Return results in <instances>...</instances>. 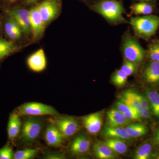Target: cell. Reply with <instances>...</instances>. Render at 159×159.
<instances>
[{
	"label": "cell",
	"instance_id": "1",
	"mask_svg": "<svg viewBox=\"0 0 159 159\" xmlns=\"http://www.w3.org/2000/svg\"><path fill=\"white\" fill-rule=\"evenodd\" d=\"M91 9L102 16L111 25L129 23L123 16L125 10L121 1L100 0L93 4Z\"/></svg>",
	"mask_w": 159,
	"mask_h": 159
},
{
	"label": "cell",
	"instance_id": "2",
	"mask_svg": "<svg viewBox=\"0 0 159 159\" xmlns=\"http://www.w3.org/2000/svg\"><path fill=\"white\" fill-rule=\"evenodd\" d=\"M121 51L124 60L134 63L138 68L146 57V51L142 48L135 36L129 31L123 34L121 44Z\"/></svg>",
	"mask_w": 159,
	"mask_h": 159
},
{
	"label": "cell",
	"instance_id": "3",
	"mask_svg": "<svg viewBox=\"0 0 159 159\" xmlns=\"http://www.w3.org/2000/svg\"><path fill=\"white\" fill-rule=\"evenodd\" d=\"M135 35L148 41L159 28V16L153 15L131 18L129 21Z\"/></svg>",
	"mask_w": 159,
	"mask_h": 159
},
{
	"label": "cell",
	"instance_id": "4",
	"mask_svg": "<svg viewBox=\"0 0 159 159\" xmlns=\"http://www.w3.org/2000/svg\"><path fill=\"white\" fill-rule=\"evenodd\" d=\"M43 127L41 120L34 117H28L23 122L20 138L24 143L34 142L39 137Z\"/></svg>",
	"mask_w": 159,
	"mask_h": 159
},
{
	"label": "cell",
	"instance_id": "5",
	"mask_svg": "<svg viewBox=\"0 0 159 159\" xmlns=\"http://www.w3.org/2000/svg\"><path fill=\"white\" fill-rule=\"evenodd\" d=\"M16 112L19 116H59L57 111L51 106L36 102L23 104L17 108Z\"/></svg>",
	"mask_w": 159,
	"mask_h": 159
},
{
	"label": "cell",
	"instance_id": "6",
	"mask_svg": "<svg viewBox=\"0 0 159 159\" xmlns=\"http://www.w3.org/2000/svg\"><path fill=\"white\" fill-rule=\"evenodd\" d=\"M6 11L8 16L12 18L17 23L23 32L26 34L31 33L30 10L15 7L7 9Z\"/></svg>",
	"mask_w": 159,
	"mask_h": 159
},
{
	"label": "cell",
	"instance_id": "7",
	"mask_svg": "<svg viewBox=\"0 0 159 159\" xmlns=\"http://www.w3.org/2000/svg\"><path fill=\"white\" fill-rule=\"evenodd\" d=\"M53 123L65 139L73 136L80 129L77 120L70 117H60L55 119Z\"/></svg>",
	"mask_w": 159,
	"mask_h": 159
},
{
	"label": "cell",
	"instance_id": "8",
	"mask_svg": "<svg viewBox=\"0 0 159 159\" xmlns=\"http://www.w3.org/2000/svg\"><path fill=\"white\" fill-rule=\"evenodd\" d=\"M37 7L44 21L47 25L58 15L60 4L58 0H44Z\"/></svg>",
	"mask_w": 159,
	"mask_h": 159
},
{
	"label": "cell",
	"instance_id": "9",
	"mask_svg": "<svg viewBox=\"0 0 159 159\" xmlns=\"http://www.w3.org/2000/svg\"><path fill=\"white\" fill-rule=\"evenodd\" d=\"M30 11L31 33L34 39H38L43 34L46 25L37 6L31 9Z\"/></svg>",
	"mask_w": 159,
	"mask_h": 159
},
{
	"label": "cell",
	"instance_id": "10",
	"mask_svg": "<svg viewBox=\"0 0 159 159\" xmlns=\"http://www.w3.org/2000/svg\"><path fill=\"white\" fill-rule=\"evenodd\" d=\"M27 64L29 68L33 72L39 73L46 69L47 60L44 51L40 49L34 52L27 59Z\"/></svg>",
	"mask_w": 159,
	"mask_h": 159
},
{
	"label": "cell",
	"instance_id": "11",
	"mask_svg": "<svg viewBox=\"0 0 159 159\" xmlns=\"http://www.w3.org/2000/svg\"><path fill=\"white\" fill-rule=\"evenodd\" d=\"M142 77L149 84L159 83V62L149 61L143 68Z\"/></svg>",
	"mask_w": 159,
	"mask_h": 159
},
{
	"label": "cell",
	"instance_id": "12",
	"mask_svg": "<svg viewBox=\"0 0 159 159\" xmlns=\"http://www.w3.org/2000/svg\"><path fill=\"white\" fill-rule=\"evenodd\" d=\"M83 123L89 133L91 134H97L102 126V114L98 112L86 116L83 119Z\"/></svg>",
	"mask_w": 159,
	"mask_h": 159
},
{
	"label": "cell",
	"instance_id": "13",
	"mask_svg": "<svg viewBox=\"0 0 159 159\" xmlns=\"http://www.w3.org/2000/svg\"><path fill=\"white\" fill-rule=\"evenodd\" d=\"M44 139L47 144L53 147H59L62 144V135L54 123L48 125L44 134Z\"/></svg>",
	"mask_w": 159,
	"mask_h": 159
},
{
	"label": "cell",
	"instance_id": "14",
	"mask_svg": "<svg viewBox=\"0 0 159 159\" xmlns=\"http://www.w3.org/2000/svg\"><path fill=\"white\" fill-rule=\"evenodd\" d=\"M131 120L127 119L124 114L116 109H112L107 113V126L118 127L127 125Z\"/></svg>",
	"mask_w": 159,
	"mask_h": 159
},
{
	"label": "cell",
	"instance_id": "15",
	"mask_svg": "<svg viewBox=\"0 0 159 159\" xmlns=\"http://www.w3.org/2000/svg\"><path fill=\"white\" fill-rule=\"evenodd\" d=\"M91 142L89 139L84 135L76 137L70 146L71 153L75 155H79L87 152L90 147Z\"/></svg>",
	"mask_w": 159,
	"mask_h": 159
},
{
	"label": "cell",
	"instance_id": "16",
	"mask_svg": "<svg viewBox=\"0 0 159 159\" xmlns=\"http://www.w3.org/2000/svg\"><path fill=\"white\" fill-rule=\"evenodd\" d=\"M21 125V123L19 115L16 111L13 112L9 116L7 127L9 139L13 143L20 132Z\"/></svg>",
	"mask_w": 159,
	"mask_h": 159
},
{
	"label": "cell",
	"instance_id": "17",
	"mask_svg": "<svg viewBox=\"0 0 159 159\" xmlns=\"http://www.w3.org/2000/svg\"><path fill=\"white\" fill-rule=\"evenodd\" d=\"M93 151L95 155L99 159H112L117 157L116 152L104 142H96L93 146Z\"/></svg>",
	"mask_w": 159,
	"mask_h": 159
},
{
	"label": "cell",
	"instance_id": "18",
	"mask_svg": "<svg viewBox=\"0 0 159 159\" xmlns=\"http://www.w3.org/2000/svg\"><path fill=\"white\" fill-rule=\"evenodd\" d=\"M103 135L107 139L111 138L122 140H129L131 138L127 133L125 128H123L122 126H106L103 130Z\"/></svg>",
	"mask_w": 159,
	"mask_h": 159
},
{
	"label": "cell",
	"instance_id": "19",
	"mask_svg": "<svg viewBox=\"0 0 159 159\" xmlns=\"http://www.w3.org/2000/svg\"><path fill=\"white\" fill-rule=\"evenodd\" d=\"M18 47L12 40L0 38V60L17 51Z\"/></svg>",
	"mask_w": 159,
	"mask_h": 159
},
{
	"label": "cell",
	"instance_id": "20",
	"mask_svg": "<svg viewBox=\"0 0 159 159\" xmlns=\"http://www.w3.org/2000/svg\"><path fill=\"white\" fill-rule=\"evenodd\" d=\"M130 9L131 13L136 15H148L154 11L153 6L145 2L134 3L130 6Z\"/></svg>",
	"mask_w": 159,
	"mask_h": 159
},
{
	"label": "cell",
	"instance_id": "21",
	"mask_svg": "<svg viewBox=\"0 0 159 159\" xmlns=\"http://www.w3.org/2000/svg\"><path fill=\"white\" fill-rule=\"evenodd\" d=\"M104 142L116 153L123 154L128 150V146L122 139L108 138Z\"/></svg>",
	"mask_w": 159,
	"mask_h": 159
},
{
	"label": "cell",
	"instance_id": "22",
	"mask_svg": "<svg viewBox=\"0 0 159 159\" xmlns=\"http://www.w3.org/2000/svg\"><path fill=\"white\" fill-rule=\"evenodd\" d=\"M140 95L132 91H126L122 94L120 101L136 109L139 111L140 104Z\"/></svg>",
	"mask_w": 159,
	"mask_h": 159
},
{
	"label": "cell",
	"instance_id": "23",
	"mask_svg": "<svg viewBox=\"0 0 159 159\" xmlns=\"http://www.w3.org/2000/svg\"><path fill=\"white\" fill-rule=\"evenodd\" d=\"M146 97L150 103L152 111L156 117L159 118V93L148 89L146 92Z\"/></svg>",
	"mask_w": 159,
	"mask_h": 159
},
{
	"label": "cell",
	"instance_id": "24",
	"mask_svg": "<svg viewBox=\"0 0 159 159\" xmlns=\"http://www.w3.org/2000/svg\"><path fill=\"white\" fill-rule=\"evenodd\" d=\"M127 125L125 129L131 138L142 137L148 131V128L143 124L137 123L128 124Z\"/></svg>",
	"mask_w": 159,
	"mask_h": 159
},
{
	"label": "cell",
	"instance_id": "25",
	"mask_svg": "<svg viewBox=\"0 0 159 159\" xmlns=\"http://www.w3.org/2000/svg\"><path fill=\"white\" fill-rule=\"evenodd\" d=\"M152 148H153L152 145L148 142L142 144L136 151L134 158L136 159H149L152 153Z\"/></svg>",
	"mask_w": 159,
	"mask_h": 159
},
{
	"label": "cell",
	"instance_id": "26",
	"mask_svg": "<svg viewBox=\"0 0 159 159\" xmlns=\"http://www.w3.org/2000/svg\"><path fill=\"white\" fill-rule=\"evenodd\" d=\"M146 57L149 61L159 62V40L153 41L148 45Z\"/></svg>",
	"mask_w": 159,
	"mask_h": 159
},
{
	"label": "cell",
	"instance_id": "27",
	"mask_svg": "<svg viewBox=\"0 0 159 159\" xmlns=\"http://www.w3.org/2000/svg\"><path fill=\"white\" fill-rule=\"evenodd\" d=\"M140 108L139 112L142 118L150 119L151 108L147 97L140 95Z\"/></svg>",
	"mask_w": 159,
	"mask_h": 159
},
{
	"label": "cell",
	"instance_id": "28",
	"mask_svg": "<svg viewBox=\"0 0 159 159\" xmlns=\"http://www.w3.org/2000/svg\"><path fill=\"white\" fill-rule=\"evenodd\" d=\"M38 150L34 148H26L24 150L17 151L14 153L13 159H31L37 156Z\"/></svg>",
	"mask_w": 159,
	"mask_h": 159
},
{
	"label": "cell",
	"instance_id": "29",
	"mask_svg": "<svg viewBox=\"0 0 159 159\" xmlns=\"http://www.w3.org/2000/svg\"><path fill=\"white\" fill-rule=\"evenodd\" d=\"M128 77V76L120 69L114 73L111 78V82L114 85L121 87L126 84Z\"/></svg>",
	"mask_w": 159,
	"mask_h": 159
},
{
	"label": "cell",
	"instance_id": "30",
	"mask_svg": "<svg viewBox=\"0 0 159 159\" xmlns=\"http://www.w3.org/2000/svg\"><path fill=\"white\" fill-rule=\"evenodd\" d=\"M4 30H5V34L8 38L16 31H22L17 23L12 18L9 16H8V17L5 22V25H4Z\"/></svg>",
	"mask_w": 159,
	"mask_h": 159
},
{
	"label": "cell",
	"instance_id": "31",
	"mask_svg": "<svg viewBox=\"0 0 159 159\" xmlns=\"http://www.w3.org/2000/svg\"><path fill=\"white\" fill-rule=\"evenodd\" d=\"M120 69L129 77L136 74L138 67L133 62L124 59V61Z\"/></svg>",
	"mask_w": 159,
	"mask_h": 159
},
{
	"label": "cell",
	"instance_id": "32",
	"mask_svg": "<svg viewBox=\"0 0 159 159\" xmlns=\"http://www.w3.org/2000/svg\"><path fill=\"white\" fill-rule=\"evenodd\" d=\"M13 156L14 153L10 145H6L0 148V159H11Z\"/></svg>",
	"mask_w": 159,
	"mask_h": 159
},
{
	"label": "cell",
	"instance_id": "33",
	"mask_svg": "<svg viewBox=\"0 0 159 159\" xmlns=\"http://www.w3.org/2000/svg\"><path fill=\"white\" fill-rule=\"evenodd\" d=\"M123 114L127 119H129L130 120L139 121L142 118L139 111L134 108L132 109L129 111Z\"/></svg>",
	"mask_w": 159,
	"mask_h": 159
},
{
	"label": "cell",
	"instance_id": "34",
	"mask_svg": "<svg viewBox=\"0 0 159 159\" xmlns=\"http://www.w3.org/2000/svg\"><path fill=\"white\" fill-rule=\"evenodd\" d=\"M116 108L119 111L121 112L122 113H124L130 111L134 107H131L125 104L122 101H120L117 102L116 104Z\"/></svg>",
	"mask_w": 159,
	"mask_h": 159
},
{
	"label": "cell",
	"instance_id": "35",
	"mask_svg": "<svg viewBox=\"0 0 159 159\" xmlns=\"http://www.w3.org/2000/svg\"><path fill=\"white\" fill-rule=\"evenodd\" d=\"M45 159H66V157L62 154L57 153H49L44 157Z\"/></svg>",
	"mask_w": 159,
	"mask_h": 159
},
{
	"label": "cell",
	"instance_id": "36",
	"mask_svg": "<svg viewBox=\"0 0 159 159\" xmlns=\"http://www.w3.org/2000/svg\"><path fill=\"white\" fill-rule=\"evenodd\" d=\"M155 142L159 146V128L157 129L155 132Z\"/></svg>",
	"mask_w": 159,
	"mask_h": 159
},
{
	"label": "cell",
	"instance_id": "37",
	"mask_svg": "<svg viewBox=\"0 0 159 159\" xmlns=\"http://www.w3.org/2000/svg\"><path fill=\"white\" fill-rule=\"evenodd\" d=\"M3 1L6 4L11 5V4H13L15 3L18 0H3Z\"/></svg>",
	"mask_w": 159,
	"mask_h": 159
},
{
	"label": "cell",
	"instance_id": "38",
	"mask_svg": "<svg viewBox=\"0 0 159 159\" xmlns=\"http://www.w3.org/2000/svg\"><path fill=\"white\" fill-rule=\"evenodd\" d=\"M38 1L39 0H26V2L29 4H31V3L35 2Z\"/></svg>",
	"mask_w": 159,
	"mask_h": 159
},
{
	"label": "cell",
	"instance_id": "39",
	"mask_svg": "<svg viewBox=\"0 0 159 159\" xmlns=\"http://www.w3.org/2000/svg\"><path fill=\"white\" fill-rule=\"evenodd\" d=\"M139 1H142V2H149L152 0H139Z\"/></svg>",
	"mask_w": 159,
	"mask_h": 159
},
{
	"label": "cell",
	"instance_id": "40",
	"mask_svg": "<svg viewBox=\"0 0 159 159\" xmlns=\"http://www.w3.org/2000/svg\"><path fill=\"white\" fill-rule=\"evenodd\" d=\"M1 21H0V31H1Z\"/></svg>",
	"mask_w": 159,
	"mask_h": 159
},
{
	"label": "cell",
	"instance_id": "41",
	"mask_svg": "<svg viewBox=\"0 0 159 159\" xmlns=\"http://www.w3.org/2000/svg\"><path fill=\"white\" fill-rule=\"evenodd\" d=\"M157 158L159 159V154H158V156L157 157Z\"/></svg>",
	"mask_w": 159,
	"mask_h": 159
}]
</instances>
